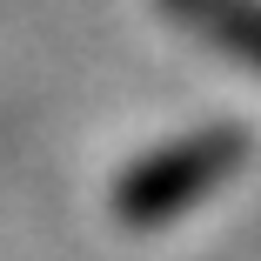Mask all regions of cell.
Returning <instances> with one entry per match:
<instances>
[{
	"mask_svg": "<svg viewBox=\"0 0 261 261\" xmlns=\"http://www.w3.org/2000/svg\"><path fill=\"white\" fill-rule=\"evenodd\" d=\"M168 14L201 40L228 47L241 67H261V0H168Z\"/></svg>",
	"mask_w": 261,
	"mask_h": 261,
	"instance_id": "2",
	"label": "cell"
},
{
	"mask_svg": "<svg viewBox=\"0 0 261 261\" xmlns=\"http://www.w3.org/2000/svg\"><path fill=\"white\" fill-rule=\"evenodd\" d=\"M241 161H248V141L234 127H201V134H188L161 154H147L121 181V221H168L174 207L201 201L207 188H221Z\"/></svg>",
	"mask_w": 261,
	"mask_h": 261,
	"instance_id": "1",
	"label": "cell"
}]
</instances>
